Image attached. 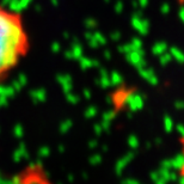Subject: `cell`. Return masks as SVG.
I'll return each instance as SVG.
<instances>
[{
    "label": "cell",
    "instance_id": "cell-3",
    "mask_svg": "<svg viewBox=\"0 0 184 184\" xmlns=\"http://www.w3.org/2000/svg\"><path fill=\"white\" fill-rule=\"evenodd\" d=\"M178 1H179L181 4H183V2H184V0H178Z\"/></svg>",
    "mask_w": 184,
    "mask_h": 184
},
{
    "label": "cell",
    "instance_id": "cell-1",
    "mask_svg": "<svg viewBox=\"0 0 184 184\" xmlns=\"http://www.w3.org/2000/svg\"><path fill=\"white\" fill-rule=\"evenodd\" d=\"M30 50V37L21 12L0 5V83Z\"/></svg>",
    "mask_w": 184,
    "mask_h": 184
},
{
    "label": "cell",
    "instance_id": "cell-2",
    "mask_svg": "<svg viewBox=\"0 0 184 184\" xmlns=\"http://www.w3.org/2000/svg\"><path fill=\"white\" fill-rule=\"evenodd\" d=\"M183 142H184V139H183ZM182 173H183V176H184V166H183V169H182Z\"/></svg>",
    "mask_w": 184,
    "mask_h": 184
}]
</instances>
